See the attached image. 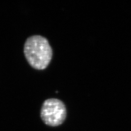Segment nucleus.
I'll list each match as a JSON object with an SVG mask.
<instances>
[{
    "instance_id": "nucleus-1",
    "label": "nucleus",
    "mask_w": 131,
    "mask_h": 131,
    "mask_svg": "<svg viewBox=\"0 0 131 131\" xmlns=\"http://www.w3.org/2000/svg\"><path fill=\"white\" fill-rule=\"evenodd\" d=\"M24 52L28 63L37 70L46 69L52 57V50L48 40L40 35L32 36L26 39Z\"/></svg>"
},
{
    "instance_id": "nucleus-2",
    "label": "nucleus",
    "mask_w": 131,
    "mask_h": 131,
    "mask_svg": "<svg viewBox=\"0 0 131 131\" xmlns=\"http://www.w3.org/2000/svg\"><path fill=\"white\" fill-rule=\"evenodd\" d=\"M67 116L66 108L63 102L56 98L45 101L40 110V117L45 124L51 127L61 125Z\"/></svg>"
}]
</instances>
